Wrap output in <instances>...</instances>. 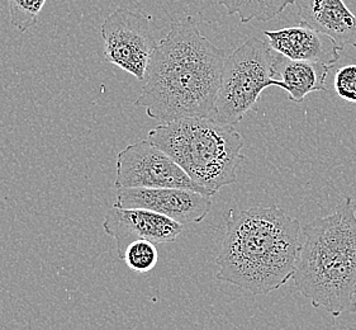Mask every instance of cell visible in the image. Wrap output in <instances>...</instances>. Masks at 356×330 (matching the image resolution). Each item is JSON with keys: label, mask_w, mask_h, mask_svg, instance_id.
I'll list each match as a JSON object with an SVG mask.
<instances>
[{"label": "cell", "mask_w": 356, "mask_h": 330, "mask_svg": "<svg viewBox=\"0 0 356 330\" xmlns=\"http://www.w3.org/2000/svg\"><path fill=\"white\" fill-rule=\"evenodd\" d=\"M226 58V51L203 36L195 18L172 22L154 51L136 107L161 123L213 118Z\"/></svg>", "instance_id": "1"}, {"label": "cell", "mask_w": 356, "mask_h": 330, "mask_svg": "<svg viewBox=\"0 0 356 330\" xmlns=\"http://www.w3.org/2000/svg\"><path fill=\"white\" fill-rule=\"evenodd\" d=\"M300 220L277 205L229 210L216 278L252 294L283 288L296 272Z\"/></svg>", "instance_id": "2"}, {"label": "cell", "mask_w": 356, "mask_h": 330, "mask_svg": "<svg viewBox=\"0 0 356 330\" xmlns=\"http://www.w3.org/2000/svg\"><path fill=\"white\" fill-rule=\"evenodd\" d=\"M292 280L314 309L334 317L355 313L356 203L351 197L302 229Z\"/></svg>", "instance_id": "3"}, {"label": "cell", "mask_w": 356, "mask_h": 330, "mask_svg": "<svg viewBox=\"0 0 356 330\" xmlns=\"http://www.w3.org/2000/svg\"><path fill=\"white\" fill-rule=\"evenodd\" d=\"M147 140L211 196L236 183L245 159V140L235 126L208 117L161 123L151 129Z\"/></svg>", "instance_id": "4"}, {"label": "cell", "mask_w": 356, "mask_h": 330, "mask_svg": "<svg viewBox=\"0 0 356 330\" xmlns=\"http://www.w3.org/2000/svg\"><path fill=\"white\" fill-rule=\"evenodd\" d=\"M269 86L284 89L275 78L269 43L251 37L225 60L213 120L234 126L241 123L250 111H255L261 93Z\"/></svg>", "instance_id": "5"}, {"label": "cell", "mask_w": 356, "mask_h": 330, "mask_svg": "<svg viewBox=\"0 0 356 330\" xmlns=\"http://www.w3.org/2000/svg\"><path fill=\"white\" fill-rule=\"evenodd\" d=\"M100 35L107 63L145 81L157 46L149 18L135 10L118 8L102 23Z\"/></svg>", "instance_id": "6"}, {"label": "cell", "mask_w": 356, "mask_h": 330, "mask_svg": "<svg viewBox=\"0 0 356 330\" xmlns=\"http://www.w3.org/2000/svg\"><path fill=\"white\" fill-rule=\"evenodd\" d=\"M115 168L117 175L114 187L117 189L178 188L211 196L204 188L198 186L166 152L151 144L149 140L129 145L118 152Z\"/></svg>", "instance_id": "7"}, {"label": "cell", "mask_w": 356, "mask_h": 330, "mask_svg": "<svg viewBox=\"0 0 356 330\" xmlns=\"http://www.w3.org/2000/svg\"><path fill=\"white\" fill-rule=\"evenodd\" d=\"M114 205L149 210L183 225L202 223L212 210L211 196L178 188H118Z\"/></svg>", "instance_id": "8"}, {"label": "cell", "mask_w": 356, "mask_h": 330, "mask_svg": "<svg viewBox=\"0 0 356 330\" xmlns=\"http://www.w3.org/2000/svg\"><path fill=\"white\" fill-rule=\"evenodd\" d=\"M103 229L117 244L118 258L137 240H149L154 244L172 243L183 231V223L168 216L143 208H122L113 205L103 221Z\"/></svg>", "instance_id": "9"}, {"label": "cell", "mask_w": 356, "mask_h": 330, "mask_svg": "<svg viewBox=\"0 0 356 330\" xmlns=\"http://www.w3.org/2000/svg\"><path fill=\"white\" fill-rule=\"evenodd\" d=\"M264 35L273 50L291 60L318 63L331 68L340 60L341 49L337 43L305 22L292 27L264 31Z\"/></svg>", "instance_id": "10"}, {"label": "cell", "mask_w": 356, "mask_h": 330, "mask_svg": "<svg viewBox=\"0 0 356 330\" xmlns=\"http://www.w3.org/2000/svg\"><path fill=\"white\" fill-rule=\"evenodd\" d=\"M302 22L331 37L341 51L356 47V15L343 0H294Z\"/></svg>", "instance_id": "11"}, {"label": "cell", "mask_w": 356, "mask_h": 330, "mask_svg": "<svg viewBox=\"0 0 356 330\" xmlns=\"http://www.w3.org/2000/svg\"><path fill=\"white\" fill-rule=\"evenodd\" d=\"M331 66L298 61L285 58L283 55L274 56L275 78L284 84L288 98L296 103L305 101L308 94L326 91V78Z\"/></svg>", "instance_id": "12"}, {"label": "cell", "mask_w": 356, "mask_h": 330, "mask_svg": "<svg viewBox=\"0 0 356 330\" xmlns=\"http://www.w3.org/2000/svg\"><path fill=\"white\" fill-rule=\"evenodd\" d=\"M218 4L226 8L229 15H238L241 23L252 19L268 22L280 15L294 0H218Z\"/></svg>", "instance_id": "13"}, {"label": "cell", "mask_w": 356, "mask_h": 330, "mask_svg": "<svg viewBox=\"0 0 356 330\" xmlns=\"http://www.w3.org/2000/svg\"><path fill=\"white\" fill-rule=\"evenodd\" d=\"M122 260L134 272H150L156 267L159 260L156 245L149 240L134 242L124 251Z\"/></svg>", "instance_id": "14"}, {"label": "cell", "mask_w": 356, "mask_h": 330, "mask_svg": "<svg viewBox=\"0 0 356 330\" xmlns=\"http://www.w3.org/2000/svg\"><path fill=\"white\" fill-rule=\"evenodd\" d=\"M44 4L46 0H8L12 26L21 33L27 32L38 22Z\"/></svg>", "instance_id": "15"}, {"label": "cell", "mask_w": 356, "mask_h": 330, "mask_svg": "<svg viewBox=\"0 0 356 330\" xmlns=\"http://www.w3.org/2000/svg\"><path fill=\"white\" fill-rule=\"evenodd\" d=\"M335 92L343 101L356 103V64L345 65L335 74Z\"/></svg>", "instance_id": "16"}]
</instances>
